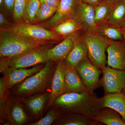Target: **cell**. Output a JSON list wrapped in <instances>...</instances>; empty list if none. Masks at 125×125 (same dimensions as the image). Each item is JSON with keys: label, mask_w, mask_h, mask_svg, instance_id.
Listing matches in <instances>:
<instances>
[{"label": "cell", "mask_w": 125, "mask_h": 125, "mask_svg": "<svg viewBox=\"0 0 125 125\" xmlns=\"http://www.w3.org/2000/svg\"><path fill=\"white\" fill-rule=\"evenodd\" d=\"M57 9L56 7H52L41 2L36 16V23L50 19L55 13Z\"/></svg>", "instance_id": "cell-29"}, {"label": "cell", "mask_w": 125, "mask_h": 125, "mask_svg": "<svg viewBox=\"0 0 125 125\" xmlns=\"http://www.w3.org/2000/svg\"><path fill=\"white\" fill-rule=\"evenodd\" d=\"M83 29L81 23L75 17L62 21L49 30L58 34L64 40Z\"/></svg>", "instance_id": "cell-20"}, {"label": "cell", "mask_w": 125, "mask_h": 125, "mask_svg": "<svg viewBox=\"0 0 125 125\" xmlns=\"http://www.w3.org/2000/svg\"><path fill=\"white\" fill-rule=\"evenodd\" d=\"M9 89L6 84L3 77L0 80V122L5 125L6 104L10 95Z\"/></svg>", "instance_id": "cell-27"}, {"label": "cell", "mask_w": 125, "mask_h": 125, "mask_svg": "<svg viewBox=\"0 0 125 125\" xmlns=\"http://www.w3.org/2000/svg\"><path fill=\"white\" fill-rule=\"evenodd\" d=\"M6 19L4 16L1 13H0V24L1 27L2 25H5L7 24Z\"/></svg>", "instance_id": "cell-35"}, {"label": "cell", "mask_w": 125, "mask_h": 125, "mask_svg": "<svg viewBox=\"0 0 125 125\" xmlns=\"http://www.w3.org/2000/svg\"><path fill=\"white\" fill-rule=\"evenodd\" d=\"M96 104L98 108L108 107L116 111L125 122V93L105 94L97 99Z\"/></svg>", "instance_id": "cell-15"}, {"label": "cell", "mask_w": 125, "mask_h": 125, "mask_svg": "<svg viewBox=\"0 0 125 125\" xmlns=\"http://www.w3.org/2000/svg\"><path fill=\"white\" fill-rule=\"evenodd\" d=\"M66 65L62 61L57 62L51 89V94L45 107V111L52 106L54 101L60 96L65 94V74Z\"/></svg>", "instance_id": "cell-12"}, {"label": "cell", "mask_w": 125, "mask_h": 125, "mask_svg": "<svg viewBox=\"0 0 125 125\" xmlns=\"http://www.w3.org/2000/svg\"><path fill=\"white\" fill-rule=\"evenodd\" d=\"M107 22L119 28L125 23V0H118L113 4Z\"/></svg>", "instance_id": "cell-24"}, {"label": "cell", "mask_w": 125, "mask_h": 125, "mask_svg": "<svg viewBox=\"0 0 125 125\" xmlns=\"http://www.w3.org/2000/svg\"><path fill=\"white\" fill-rule=\"evenodd\" d=\"M0 30L10 31L19 36L34 40L57 42L63 40L55 32L38 25L22 22L7 23Z\"/></svg>", "instance_id": "cell-5"}, {"label": "cell", "mask_w": 125, "mask_h": 125, "mask_svg": "<svg viewBox=\"0 0 125 125\" xmlns=\"http://www.w3.org/2000/svg\"><path fill=\"white\" fill-rule=\"evenodd\" d=\"M56 42L34 40L10 31L0 30V56L10 58L33 49L52 47Z\"/></svg>", "instance_id": "cell-3"}, {"label": "cell", "mask_w": 125, "mask_h": 125, "mask_svg": "<svg viewBox=\"0 0 125 125\" xmlns=\"http://www.w3.org/2000/svg\"><path fill=\"white\" fill-rule=\"evenodd\" d=\"M57 62L49 61L40 71L15 86L12 94L25 98L50 91Z\"/></svg>", "instance_id": "cell-2"}, {"label": "cell", "mask_w": 125, "mask_h": 125, "mask_svg": "<svg viewBox=\"0 0 125 125\" xmlns=\"http://www.w3.org/2000/svg\"><path fill=\"white\" fill-rule=\"evenodd\" d=\"M40 1L41 2L45 3L52 7L58 8L61 0H40Z\"/></svg>", "instance_id": "cell-32"}, {"label": "cell", "mask_w": 125, "mask_h": 125, "mask_svg": "<svg viewBox=\"0 0 125 125\" xmlns=\"http://www.w3.org/2000/svg\"><path fill=\"white\" fill-rule=\"evenodd\" d=\"M104 0H99V1H100V2H102V1H103Z\"/></svg>", "instance_id": "cell-39"}, {"label": "cell", "mask_w": 125, "mask_h": 125, "mask_svg": "<svg viewBox=\"0 0 125 125\" xmlns=\"http://www.w3.org/2000/svg\"><path fill=\"white\" fill-rule=\"evenodd\" d=\"M92 118L104 125H125L120 114L110 108H98Z\"/></svg>", "instance_id": "cell-21"}, {"label": "cell", "mask_w": 125, "mask_h": 125, "mask_svg": "<svg viewBox=\"0 0 125 125\" xmlns=\"http://www.w3.org/2000/svg\"><path fill=\"white\" fill-rule=\"evenodd\" d=\"M49 48H37L20 55L9 58L10 67L15 68H28L46 63L50 61L47 54Z\"/></svg>", "instance_id": "cell-8"}, {"label": "cell", "mask_w": 125, "mask_h": 125, "mask_svg": "<svg viewBox=\"0 0 125 125\" xmlns=\"http://www.w3.org/2000/svg\"><path fill=\"white\" fill-rule=\"evenodd\" d=\"M45 64L44 63L39 64L30 69L9 67L2 73L6 84L9 89L12 88L27 78L40 71Z\"/></svg>", "instance_id": "cell-11"}, {"label": "cell", "mask_w": 125, "mask_h": 125, "mask_svg": "<svg viewBox=\"0 0 125 125\" xmlns=\"http://www.w3.org/2000/svg\"><path fill=\"white\" fill-rule=\"evenodd\" d=\"M74 34L67 37L54 47L48 49V56L49 60L57 62L65 60L73 47Z\"/></svg>", "instance_id": "cell-18"}, {"label": "cell", "mask_w": 125, "mask_h": 125, "mask_svg": "<svg viewBox=\"0 0 125 125\" xmlns=\"http://www.w3.org/2000/svg\"><path fill=\"white\" fill-rule=\"evenodd\" d=\"M104 0L106 1H108L110 3H112V4H114L117 1H118V0Z\"/></svg>", "instance_id": "cell-37"}, {"label": "cell", "mask_w": 125, "mask_h": 125, "mask_svg": "<svg viewBox=\"0 0 125 125\" xmlns=\"http://www.w3.org/2000/svg\"><path fill=\"white\" fill-rule=\"evenodd\" d=\"M120 29L121 33L123 36V39L125 42V23L122 25L121 27H120Z\"/></svg>", "instance_id": "cell-36"}, {"label": "cell", "mask_w": 125, "mask_h": 125, "mask_svg": "<svg viewBox=\"0 0 125 125\" xmlns=\"http://www.w3.org/2000/svg\"><path fill=\"white\" fill-rule=\"evenodd\" d=\"M65 83V94L88 92L75 68L66 65Z\"/></svg>", "instance_id": "cell-19"}, {"label": "cell", "mask_w": 125, "mask_h": 125, "mask_svg": "<svg viewBox=\"0 0 125 125\" xmlns=\"http://www.w3.org/2000/svg\"><path fill=\"white\" fill-rule=\"evenodd\" d=\"M75 69L83 81L87 92L94 93L95 90L101 87L100 76L102 73V70L94 65L88 57L80 62Z\"/></svg>", "instance_id": "cell-6"}, {"label": "cell", "mask_w": 125, "mask_h": 125, "mask_svg": "<svg viewBox=\"0 0 125 125\" xmlns=\"http://www.w3.org/2000/svg\"><path fill=\"white\" fill-rule=\"evenodd\" d=\"M41 2L40 0H26L25 11L22 23L34 24Z\"/></svg>", "instance_id": "cell-26"}, {"label": "cell", "mask_w": 125, "mask_h": 125, "mask_svg": "<svg viewBox=\"0 0 125 125\" xmlns=\"http://www.w3.org/2000/svg\"><path fill=\"white\" fill-rule=\"evenodd\" d=\"M50 94L51 91H49L28 97L19 99L29 113L32 118L38 121L45 110Z\"/></svg>", "instance_id": "cell-13"}, {"label": "cell", "mask_w": 125, "mask_h": 125, "mask_svg": "<svg viewBox=\"0 0 125 125\" xmlns=\"http://www.w3.org/2000/svg\"><path fill=\"white\" fill-rule=\"evenodd\" d=\"M106 51L107 65L116 69L125 70V42L123 40H111Z\"/></svg>", "instance_id": "cell-14"}, {"label": "cell", "mask_w": 125, "mask_h": 125, "mask_svg": "<svg viewBox=\"0 0 125 125\" xmlns=\"http://www.w3.org/2000/svg\"><path fill=\"white\" fill-rule=\"evenodd\" d=\"M113 6V4L105 0L94 6L95 21L97 26L107 21Z\"/></svg>", "instance_id": "cell-25"}, {"label": "cell", "mask_w": 125, "mask_h": 125, "mask_svg": "<svg viewBox=\"0 0 125 125\" xmlns=\"http://www.w3.org/2000/svg\"><path fill=\"white\" fill-rule=\"evenodd\" d=\"M79 0H61L57 11L49 20L38 24L49 30L62 21L74 18Z\"/></svg>", "instance_id": "cell-10"}, {"label": "cell", "mask_w": 125, "mask_h": 125, "mask_svg": "<svg viewBox=\"0 0 125 125\" xmlns=\"http://www.w3.org/2000/svg\"><path fill=\"white\" fill-rule=\"evenodd\" d=\"M75 17L83 25L84 31H96L97 26L95 21V10L93 6L80 2Z\"/></svg>", "instance_id": "cell-17"}, {"label": "cell", "mask_w": 125, "mask_h": 125, "mask_svg": "<svg viewBox=\"0 0 125 125\" xmlns=\"http://www.w3.org/2000/svg\"><path fill=\"white\" fill-rule=\"evenodd\" d=\"M26 0H15L13 18L16 23L21 22L25 11Z\"/></svg>", "instance_id": "cell-30"}, {"label": "cell", "mask_w": 125, "mask_h": 125, "mask_svg": "<svg viewBox=\"0 0 125 125\" xmlns=\"http://www.w3.org/2000/svg\"><path fill=\"white\" fill-rule=\"evenodd\" d=\"M96 31L101 36L109 40H124L120 28L107 21L98 25Z\"/></svg>", "instance_id": "cell-23"}, {"label": "cell", "mask_w": 125, "mask_h": 125, "mask_svg": "<svg viewBox=\"0 0 125 125\" xmlns=\"http://www.w3.org/2000/svg\"><path fill=\"white\" fill-rule=\"evenodd\" d=\"M15 0H4V3L8 10L12 13L13 11Z\"/></svg>", "instance_id": "cell-33"}, {"label": "cell", "mask_w": 125, "mask_h": 125, "mask_svg": "<svg viewBox=\"0 0 125 125\" xmlns=\"http://www.w3.org/2000/svg\"><path fill=\"white\" fill-rule=\"evenodd\" d=\"M62 115L60 112L55 108L49 110L44 117L34 122L30 123L28 125H51L57 120Z\"/></svg>", "instance_id": "cell-28"}, {"label": "cell", "mask_w": 125, "mask_h": 125, "mask_svg": "<svg viewBox=\"0 0 125 125\" xmlns=\"http://www.w3.org/2000/svg\"><path fill=\"white\" fill-rule=\"evenodd\" d=\"M74 36L73 47L63 62L66 65L75 68L80 62L88 57V48L81 36L79 37L76 33Z\"/></svg>", "instance_id": "cell-16"}, {"label": "cell", "mask_w": 125, "mask_h": 125, "mask_svg": "<svg viewBox=\"0 0 125 125\" xmlns=\"http://www.w3.org/2000/svg\"><path fill=\"white\" fill-rule=\"evenodd\" d=\"M4 2V0H0V4L1 5L3 4V2Z\"/></svg>", "instance_id": "cell-38"}, {"label": "cell", "mask_w": 125, "mask_h": 125, "mask_svg": "<svg viewBox=\"0 0 125 125\" xmlns=\"http://www.w3.org/2000/svg\"><path fill=\"white\" fill-rule=\"evenodd\" d=\"M102 74L101 83L105 94L125 93V70L116 69L107 66L102 70Z\"/></svg>", "instance_id": "cell-7"}, {"label": "cell", "mask_w": 125, "mask_h": 125, "mask_svg": "<svg viewBox=\"0 0 125 125\" xmlns=\"http://www.w3.org/2000/svg\"><path fill=\"white\" fill-rule=\"evenodd\" d=\"M81 36L88 48V57L91 62L102 70L107 64L106 53L111 40L104 37L96 31H84Z\"/></svg>", "instance_id": "cell-4"}, {"label": "cell", "mask_w": 125, "mask_h": 125, "mask_svg": "<svg viewBox=\"0 0 125 125\" xmlns=\"http://www.w3.org/2000/svg\"><path fill=\"white\" fill-rule=\"evenodd\" d=\"M54 124L56 125H104L92 117L74 113L63 114Z\"/></svg>", "instance_id": "cell-22"}, {"label": "cell", "mask_w": 125, "mask_h": 125, "mask_svg": "<svg viewBox=\"0 0 125 125\" xmlns=\"http://www.w3.org/2000/svg\"><path fill=\"white\" fill-rule=\"evenodd\" d=\"M94 93H71L64 94L54 101L53 106L63 114L74 113L93 118L98 108V98Z\"/></svg>", "instance_id": "cell-1"}, {"label": "cell", "mask_w": 125, "mask_h": 125, "mask_svg": "<svg viewBox=\"0 0 125 125\" xmlns=\"http://www.w3.org/2000/svg\"><path fill=\"white\" fill-rule=\"evenodd\" d=\"M19 98L9 96L5 111V124L22 125L29 123L32 118L26 113Z\"/></svg>", "instance_id": "cell-9"}, {"label": "cell", "mask_w": 125, "mask_h": 125, "mask_svg": "<svg viewBox=\"0 0 125 125\" xmlns=\"http://www.w3.org/2000/svg\"><path fill=\"white\" fill-rule=\"evenodd\" d=\"M80 2H83L87 3L94 7L100 3L99 0H79Z\"/></svg>", "instance_id": "cell-34"}, {"label": "cell", "mask_w": 125, "mask_h": 125, "mask_svg": "<svg viewBox=\"0 0 125 125\" xmlns=\"http://www.w3.org/2000/svg\"><path fill=\"white\" fill-rule=\"evenodd\" d=\"M9 65V58L6 57H0V72L1 73H3L8 68L10 67Z\"/></svg>", "instance_id": "cell-31"}]
</instances>
